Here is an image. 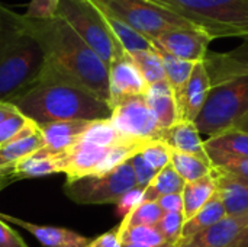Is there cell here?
<instances>
[{
  "label": "cell",
  "mask_w": 248,
  "mask_h": 247,
  "mask_svg": "<svg viewBox=\"0 0 248 247\" xmlns=\"http://www.w3.org/2000/svg\"><path fill=\"white\" fill-rule=\"evenodd\" d=\"M15 19L44 51L45 63L39 80L70 83L109 103V67L65 20L58 16L31 19L16 12Z\"/></svg>",
  "instance_id": "1"
},
{
  "label": "cell",
  "mask_w": 248,
  "mask_h": 247,
  "mask_svg": "<svg viewBox=\"0 0 248 247\" xmlns=\"http://www.w3.org/2000/svg\"><path fill=\"white\" fill-rule=\"evenodd\" d=\"M38 125L55 121L109 119L112 109L90 92L64 82L39 80L10 100Z\"/></svg>",
  "instance_id": "2"
},
{
  "label": "cell",
  "mask_w": 248,
  "mask_h": 247,
  "mask_svg": "<svg viewBox=\"0 0 248 247\" xmlns=\"http://www.w3.org/2000/svg\"><path fill=\"white\" fill-rule=\"evenodd\" d=\"M4 17L0 35V100L10 102L39 80L45 57L38 41L19 28L15 12L6 6Z\"/></svg>",
  "instance_id": "3"
},
{
  "label": "cell",
  "mask_w": 248,
  "mask_h": 247,
  "mask_svg": "<svg viewBox=\"0 0 248 247\" xmlns=\"http://www.w3.org/2000/svg\"><path fill=\"white\" fill-rule=\"evenodd\" d=\"M212 83L206 103L195 125L209 137L231 130L248 114V67Z\"/></svg>",
  "instance_id": "4"
},
{
  "label": "cell",
  "mask_w": 248,
  "mask_h": 247,
  "mask_svg": "<svg viewBox=\"0 0 248 247\" xmlns=\"http://www.w3.org/2000/svg\"><path fill=\"white\" fill-rule=\"evenodd\" d=\"M217 38H248V0H151Z\"/></svg>",
  "instance_id": "5"
},
{
  "label": "cell",
  "mask_w": 248,
  "mask_h": 247,
  "mask_svg": "<svg viewBox=\"0 0 248 247\" xmlns=\"http://www.w3.org/2000/svg\"><path fill=\"white\" fill-rule=\"evenodd\" d=\"M55 16L65 20L108 67L115 57L124 52L102 12L92 0H61Z\"/></svg>",
  "instance_id": "6"
},
{
  "label": "cell",
  "mask_w": 248,
  "mask_h": 247,
  "mask_svg": "<svg viewBox=\"0 0 248 247\" xmlns=\"http://www.w3.org/2000/svg\"><path fill=\"white\" fill-rule=\"evenodd\" d=\"M137 32L155 41L167 31L179 28H198L174 10L151 0H93Z\"/></svg>",
  "instance_id": "7"
},
{
  "label": "cell",
  "mask_w": 248,
  "mask_h": 247,
  "mask_svg": "<svg viewBox=\"0 0 248 247\" xmlns=\"http://www.w3.org/2000/svg\"><path fill=\"white\" fill-rule=\"evenodd\" d=\"M134 188H137V178L131 162L121 165L109 173L84 176L73 182H65L64 185L65 195L81 205L118 204Z\"/></svg>",
  "instance_id": "8"
},
{
  "label": "cell",
  "mask_w": 248,
  "mask_h": 247,
  "mask_svg": "<svg viewBox=\"0 0 248 247\" xmlns=\"http://www.w3.org/2000/svg\"><path fill=\"white\" fill-rule=\"evenodd\" d=\"M110 122L125 138L140 143L160 140L161 128L151 114L145 96H131L112 106Z\"/></svg>",
  "instance_id": "9"
},
{
  "label": "cell",
  "mask_w": 248,
  "mask_h": 247,
  "mask_svg": "<svg viewBox=\"0 0 248 247\" xmlns=\"http://www.w3.org/2000/svg\"><path fill=\"white\" fill-rule=\"evenodd\" d=\"M214 36L198 28H179L160 35L153 41L166 52L190 63H201L208 54V47Z\"/></svg>",
  "instance_id": "10"
},
{
  "label": "cell",
  "mask_w": 248,
  "mask_h": 247,
  "mask_svg": "<svg viewBox=\"0 0 248 247\" xmlns=\"http://www.w3.org/2000/svg\"><path fill=\"white\" fill-rule=\"evenodd\" d=\"M112 147H100L86 141H77L74 146L60 154H54L58 172L67 175V182L92 176L106 159Z\"/></svg>",
  "instance_id": "11"
},
{
  "label": "cell",
  "mask_w": 248,
  "mask_h": 247,
  "mask_svg": "<svg viewBox=\"0 0 248 247\" xmlns=\"http://www.w3.org/2000/svg\"><path fill=\"white\" fill-rule=\"evenodd\" d=\"M148 84L128 52H122L109 64V106L131 96L145 93Z\"/></svg>",
  "instance_id": "12"
},
{
  "label": "cell",
  "mask_w": 248,
  "mask_h": 247,
  "mask_svg": "<svg viewBox=\"0 0 248 247\" xmlns=\"http://www.w3.org/2000/svg\"><path fill=\"white\" fill-rule=\"evenodd\" d=\"M211 87L212 83L205 67V63H196L189 80L186 82L183 89L176 95L180 121H196L198 115L206 103Z\"/></svg>",
  "instance_id": "13"
},
{
  "label": "cell",
  "mask_w": 248,
  "mask_h": 247,
  "mask_svg": "<svg viewBox=\"0 0 248 247\" xmlns=\"http://www.w3.org/2000/svg\"><path fill=\"white\" fill-rule=\"evenodd\" d=\"M0 218L6 223L16 224L31 233L42 246L45 247H86L90 240L73 230L52 226H39L29 221H25L17 217H12L7 214H0Z\"/></svg>",
  "instance_id": "14"
},
{
  "label": "cell",
  "mask_w": 248,
  "mask_h": 247,
  "mask_svg": "<svg viewBox=\"0 0 248 247\" xmlns=\"http://www.w3.org/2000/svg\"><path fill=\"white\" fill-rule=\"evenodd\" d=\"M92 121L74 119V121H55L39 125V131L44 140V151L49 154H60L74 146L81 134L87 130Z\"/></svg>",
  "instance_id": "15"
},
{
  "label": "cell",
  "mask_w": 248,
  "mask_h": 247,
  "mask_svg": "<svg viewBox=\"0 0 248 247\" xmlns=\"http://www.w3.org/2000/svg\"><path fill=\"white\" fill-rule=\"evenodd\" d=\"M248 226V215H227L177 247H228Z\"/></svg>",
  "instance_id": "16"
},
{
  "label": "cell",
  "mask_w": 248,
  "mask_h": 247,
  "mask_svg": "<svg viewBox=\"0 0 248 247\" xmlns=\"http://www.w3.org/2000/svg\"><path fill=\"white\" fill-rule=\"evenodd\" d=\"M160 141L166 143L174 151L193 154L211 163L208 151L205 148V141L201 138V132L195 125V122L190 121L176 122L173 127L161 131Z\"/></svg>",
  "instance_id": "17"
},
{
  "label": "cell",
  "mask_w": 248,
  "mask_h": 247,
  "mask_svg": "<svg viewBox=\"0 0 248 247\" xmlns=\"http://www.w3.org/2000/svg\"><path fill=\"white\" fill-rule=\"evenodd\" d=\"M144 96L151 114L154 115L161 130H167L180 121L176 96L167 80L148 84Z\"/></svg>",
  "instance_id": "18"
},
{
  "label": "cell",
  "mask_w": 248,
  "mask_h": 247,
  "mask_svg": "<svg viewBox=\"0 0 248 247\" xmlns=\"http://www.w3.org/2000/svg\"><path fill=\"white\" fill-rule=\"evenodd\" d=\"M217 183V195L221 199L227 215H248V182L218 173L212 169Z\"/></svg>",
  "instance_id": "19"
},
{
  "label": "cell",
  "mask_w": 248,
  "mask_h": 247,
  "mask_svg": "<svg viewBox=\"0 0 248 247\" xmlns=\"http://www.w3.org/2000/svg\"><path fill=\"white\" fill-rule=\"evenodd\" d=\"M44 148V140L39 131V125L31 121L16 137L9 143L0 146V157L7 163L13 165L23 157H28Z\"/></svg>",
  "instance_id": "20"
},
{
  "label": "cell",
  "mask_w": 248,
  "mask_h": 247,
  "mask_svg": "<svg viewBox=\"0 0 248 247\" xmlns=\"http://www.w3.org/2000/svg\"><path fill=\"white\" fill-rule=\"evenodd\" d=\"M94 4L102 12L106 25L109 26L110 32L113 33V36L121 44V47L124 48L125 52L132 54V52H137V51H153V49H155V45H154V42L151 39H148L142 33H140L135 29H132L129 25H126L125 22H122L121 19H118L110 12H108L105 7L99 6L97 3H94Z\"/></svg>",
  "instance_id": "21"
},
{
  "label": "cell",
  "mask_w": 248,
  "mask_h": 247,
  "mask_svg": "<svg viewBox=\"0 0 248 247\" xmlns=\"http://www.w3.org/2000/svg\"><path fill=\"white\" fill-rule=\"evenodd\" d=\"M215 192H217V183L212 173L202 179L187 182L182 192L185 221L190 220L196 213H199L214 198Z\"/></svg>",
  "instance_id": "22"
},
{
  "label": "cell",
  "mask_w": 248,
  "mask_h": 247,
  "mask_svg": "<svg viewBox=\"0 0 248 247\" xmlns=\"http://www.w3.org/2000/svg\"><path fill=\"white\" fill-rule=\"evenodd\" d=\"M10 169L16 181L42 178V176H48L52 173H60L55 156L44 150H39L28 157L20 159L19 162L10 165Z\"/></svg>",
  "instance_id": "23"
},
{
  "label": "cell",
  "mask_w": 248,
  "mask_h": 247,
  "mask_svg": "<svg viewBox=\"0 0 248 247\" xmlns=\"http://www.w3.org/2000/svg\"><path fill=\"white\" fill-rule=\"evenodd\" d=\"M225 217H227V211H225L221 199L218 198V195L215 192L214 198L199 213H196L190 220L185 221L183 231H182V237H180V242H179L177 246L186 243L193 236H196L201 231L206 230L208 227L217 224L218 221H221Z\"/></svg>",
  "instance_id": "24"
},
{
  "label": "cell",
  "mask_w": 248,
  "mask_h": 247,
  "mask_svg": "<svg viewBox=\"0 0 248 247\" xmlns=\"http://www.w3.org/2000/svg\"><path fill=\"white\" fill-rule=\"evenodd\" d=\"M205 148L208 156H234L248 157V134L238 130H227L205 140Z\"/></svg>",
  "instance_id": "25"
},
{
  "label": "cell",
  "mask_w": 248,
  "mask_h": 247,
  "mask_svg": "<svg viewBox=\"0 0 248 247\" xmlns=\"http://www.w3.org/2000/svg\"><path fill=\"white\" fill-rule=\"evenodd\" d=\"M186 182L179 176L171 165L160 170L151 183L144 191V201H157L158 198L170 194H182Z\"/></svg>",
  "instance_id": "26"
},
{
  "label": "cell",
  "mask_w": 248,
  "mask_h": 247,
  "mask_svg": "<svg viewBox=\"0 0 248 247\" xmlns=\"http://www.w3.org/2000/svg\"><path fill=\"white\" fill-rule=\"evenodd\" d=\"M170 165L186 183L202 179L212 173V163L205 162L193 154L180 153L174 150H171Z\"/></svg>",
  "instance_id": "27"
},
{
  "label": "cell",
  "mask_w": 248,
  "mask_h": 247,
  "mask_svg": "<svg viewBox=\"0 0 248 247\" xmlns=\"http://www.w3.org/2000/svg\"><path fill=\"white\" fill-rule=\"evenodd\" d=\"M157 51H158V54L161 57V61H163L166 79H167L169 84L171 86V89L174 92V96H176L183 89V86L186 84V82L189 80V77H190V74H192L196 63H190V61H186V60H180V58H177V57L166 52L164 49H161L158 47H157Z\"/></svg>",
  "instance_id": "28"
},
{
  "label": "cell",
  "mask_w": 248,
  "mask_h": 247,
  "mask_svg": "<svg viewBox=\"0 0 248 247\" xmlns=\"http://www.w3.org/2000/svg\"><path fill=\"white\" fill-rule=\"evenodd\" d=\"M78 141H86L92 143L100 147H115L124 143H129L132 140H128L122 137L115 127L112 125L110 119H99V121H92L87 130L81 134ZM140 143V141H137Z\"/></svg>",
  "instance_id": "29"
},
{
  "label": "cell",
  "mask_w": 248,
  "mask_h": 247,
  "mask_svg": "<svg viewBox=\"0 0 248 247\" xmlns=\"http://www.w3.org/2000/svg\"><path fill=\"white\" fill-rule=\"evenodd\" d=\"M129 57L134 61V64L137 66V68L140 70V73L144 77L147 84H154V83L167 80L164 67H163V61L157 51V47L153 51L132 52V54H129Z\"/></svg>",
  "instance_id": "30"
},
{
  "label": "cell",
  "mask_w": 248,
  "mask_h": 247,
  "mask_svg": "<svg viewBox=\"0 0 248 247\" xmlns=\"http://www.w3.org/2000/svg\"><path fill=\"white\" fill-rule=\"evenodd\" d=\"M163 215L164 213L155 201H142L135 210H132L126 217H124L122 223L118 227L121 230L137 226L155 227Z\"/></svg>",
  "instance_id": "31"
},
{
  "label": "cell",
  "mask_w": 248,
  "mask_h": 247,
  "mask_svg": "<svg viewBox=\"0 0 248 247\" xmlns=\"http://www.w3.org/2000/svg\"><path fill=\"white\" fill-rule=\"evenodd\" d=\"M119 230V239L121 243H134V245H144V246L160 247L167 245L161 233L158 231L157 227H150V226H137V227H129ZM171 246V245H170Z\"/></svg>",
  "instance_id": "32"
},
{
  "label": "cell",
  "mask_w": 248,
  "mask_h": 247,
  "mask_svg": "<svg viewBox=\"0 0 248 247\" xmlns=\"http://www.w3.org/2000/svg\"><path fill=\"white\" fill-rule=\"evenodd\" d=\"M209 160L215 172L248 182V157L211 154Z\"/></svg>",
  "instance_id": "33"
},
{
  "label": "cell",
  "mask_w": 248,
  "mask_h": 247,
  "mask_svg": "<svg viewBox=\"0 0 248 247\" xmlns=\"http://www.w3.org/2000/svg\"><path fill=\"white\" fill-rule=\"evenodd\" d=\"M141 156L155 172H160L167 165H170L171 148L160 140H153L142 147Z\"/></svg>",
  "instance_id": "34"
},
{
  "label": "cell",
  "mask_w": 248,
  "mask_h": 247,
  "mask_svg": "<svg viewBox=\"0 0 248 247\" xmlns=\"http://www.w3.org/2000/svg\"><path fill=\"white\" fill-rule=\"evenodd\" d=\"M183 226H185L183 213H164V215L161 217V220L155 227L158 229L167 245L177 247L182 237Z\"/></svg>",
  "instance_id": "35"
},
{
  "label": "cell",
  "mask_w": 248,
  "mask_h": 247,
  "mask_svg": "<svg viewBox=\"0 0 248 247\" xmlns=\"http://www.w3.org/2000/svg\"><path fill=\"white\" fill-rule=\"evenodd\" d=\"M31 121L32 119H29L17 108H15L0 125V146L9 143L13 137H16Z\"/></svg>",
  "instance_id": "36"
},
{
  "label": "cell",
  "mask_w": 248,
  "mask_h": 247,
  "mask_svg": "<svg viewBox=\"0 0 248 247\" xmlns=\"http://www.w3.org/2000/svg\"><path fill=\"white\" fill-rule=\"evenodd\" d=\"M60 1L61 0H31L23 15L31 19H51L57 15Z\"/></svg>",
  "instance_id": "37"
},
{
  "label": "cell",
  "mask_w": 248,
  "mask_h": 247,
  "mask_svg": "<svg viewBox=\"0 0 248 247\" xmlns=\"http://www.w3.org/2000/svg\"><path fill=\"white\" fill-rule=\"evenodd\" d=\"M131 165H132V169H134V173H135V178H137V186L140 188H147L151 181L155 178V175L158 172H155L145 160L144 157L141 156V153L135 154L131 160Z\"/></svg>",
  "instance_id": "38"
},
{
  "label": "cell",
  "mask_w": 248,
  "mask_h": 247,
  "mask_svg": "<svg viewBox=\"0 0 248 247\" xmlns=\"http://www.w3.org/2000/svg\"><path fill=\"white\" fill-rule=\"evenodd\" d=\"M144 188H134L129 192H126L116 204V214L119 217H126L132 210H135L142 201H144Z\"/></svg>",
  "instance_id": "39"
},
{
  "label": "cell",
  "mask_w": 248,
  "mask_h": 247,
  "mask_svg": "<svg viewBox=\"0 0 248 247\" xmlns=\"http://www.w3.org/2000/svg\"><path fill=\"white\" fill-rule=\"evenodd\" d=\"M0 247H28L25 240L0 218Z\"/></svg>",
  "instance_id": "40"
},
{
  "label": "cell",
  "mask_w": 248,
  "mask_h": 247,
  "mask_svg": "<svg viewBox=\"0 0 248 247\" xmlns=\"http://www.w3.org/2000/svg\"><path fill=\"white\" fill-rule=\"evenodd\" d=\"M163 213H183V197L182 194H170L155 201Z\"/></svg>",
  "instance_id": "41"
},
{
  "label": "cell",
  "mask_w": 248,
  "mask_h": 247,
  "mask_svg": "<svg viewBox=\"0 0 248 247\" xmlns=\"http://www.w3.org/2000/svg\"><path fill=\"white\" fill-rule=\"evenodd\" d=\"M86 247H122L118 227L103 233L102 236L96 237L94 240H90V243Z\"/></svg>",
  "instance_id": "42"
},
{
  "label": "cell",
  "mask_w": 248,
  "mask_h": 247,
  "mask_svg": "<svg viewBox=\"0 0 248 247\" xmlns=\"http://www.w3.org/2000/svg\"><path fill=\"white\" fill-rule=\"evenodd\" d=\"M16 179H15V176L12 175V169H10V166H7V167H4V169H0V192L6 188V186H9L10 183H13Z\"/></svg>",
  "instance_id": "43"
},
{
  "label": "cell",
  "mask_w": 248,
  "mask_h": 247,
  "mask_svg": "<svg viewBox=\"0 0 248 247\" xmlns=\"http://www.w3.org/2000/svg\"><path fill=\"white\" fill-rule=\"evenodd\" d=\"M228 247H248V226L243 229V231Z\"/></svg>",
  "instance_id": "44"
},
{
  "label": "cell",
  "mask_w": 248,
  "mask_h": 247,
  "mask_svg": "<svg viewBox=\"0 0 248 247\" xmlns=\"http://www.w3.org/2000/svg\"><path fill=\"white\" fill-rule=\"evenodd\" d=\"M16 106L12 103V102H4V100H0V125L1 122L4 121V118L15 109Z\"/></svg>",
  "instance_id": "45"
},
{
  "label": "cell",
  "mask_w": 248,
  "mask_h": 247,
  "mask_svg": "<svg viewBox=\"0 0 248 247\" xmlns=\"http://www.w3.org/2000/svg\"><path fill=\"white\" fill-rule=\"evenodd\" d=\"M231 130H238V131H243V132H247L248 134V114L244 118H241Z\"/></svg>",
  "instance_id": "46"
},
{
  "label": "cell",
  "mask_w": 248,
  "mask_h": 247,
  "mask_svg": "<svg viewBox=\"0 0 248 247\" xmlns=\"http://www.w3.org/2000/svg\"><path fill=\"white\" fill-rule=\"evenodd\" d=\"M4 22H6V17H4V4L0 3V35H1V31L4 28Z\"/></svg>",
  "instance_id": "47"
},
{
  "label": "cell",
  "mask_w": 248,
  "mask_h": 247,
  "mask_svg": "<svg viewBox=\"0 0 248 247\" xmlns=\"http://www.w3.org/2000/svg\"><path fill=\"white\" fill-rule=\"evenodd\" d=\"M122 247H153V246H144V245H134V243H122ZM160 247H170V245H164Z\"/></svg>",
  "instance_id": "48"
},
{
  "label": "cell",
  "mask_w": 248,
  "mask_h": 247,
  "mask_svg": "<svg viewBox=\"0 0 248 247\" xmlns=\"http://www.w3.org/2000/svg\"><path fill=\"white\" fill-rule=\"evenodd\" d=\"M7 166H10V165H7V163L0 157V169H4V167H7Z\"/></svg>",
  "instance_id": "49"
},
{
  "label": "cell",
  "mask_w": 248,
  "mask_h": 247,
  "mask_svg": "<svg viewBox=\"0 0 248 247\" xmlns=\"http://www.w3.org/2000/svg\"><path fill=\"white\" fill-rule=\"evenodd\" d=\"M170 247H176V246H170Z\"/></svg>",
  "instance_id": "50"
},
{
  "label": "cell",
  "mask_w": 248,
  "mask_h": 247,
  "mask_svg": "<svg viewBox=\"0 0 248 247\" xmlns=\"http://www.w3.org/2000/svg\"><path fill=\"white\" fill-rule=\"evenodd\" d=\"M247 39H248V38H247Z\"/></svg>",
  "instance_id": "51"
}]
</instances>
